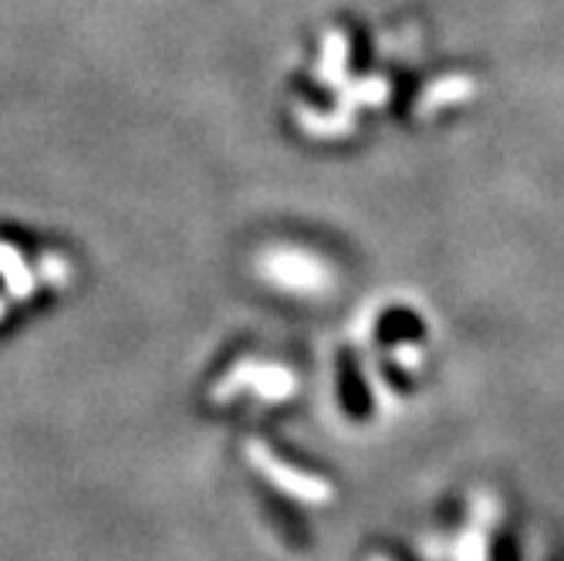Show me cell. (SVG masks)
I'll return each instance as SVG.
<instances>
[{"instance_id":"obj_1","label":"cell","mask_w":564,"mask_h":561,"mask_svg":"<svg viewBox=\"0 0 564 561\" xmlns=\"http://www.w3.org/2000/svg\"><path fill=\"white\" fill-rule=\"evenodd\" d=\"M253 461L261 464V471L271 474V481L278 487H284L288 494H294L297 500H307V504H325L332 497V487L322 481V477H312V474H301L281 461H274V456L264 450V446H253Z\"/></svg>"},{"instance_id":"obj_2","label":"cell","mask_w":564,"mask_h":561,"mask_svg":"<svg viewBox=\"0 0 564 561\" xmlns=\"http://www.w3.org/2000/svg\"><path fill=\"white\" fill-rule=\"evenodd\" d=\"M456 561H487V535L484 528H470L456 544Z\"/></svg>"},{"instance_id":"obj_3","label":"cell","mask_w":564,"mask_h":561,"mask_svg":"<svg viewBox=\"0 0 564 561\" xmlns=\"http://www.w3.org/2000/svg\"><path fill=\"white\" fill-rule=\"evenodd\" d=\"M376 561H382V558H376Z\"/></svg>"}]
</instances>
